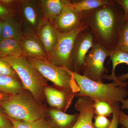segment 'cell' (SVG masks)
<instances>
[{
  "label": "cell",
  "instance_id": "obj_24",
  "mask_svg": "<svg viewBox=\"0 0 128 128\" xmlns=\"http://www.w3.org/2000/svg\"><path fill=\"white\" fill-rule=\"evenodd\" d=\"M116 50L128 54V22L126 21L117 44Z\"/></svg>",
  "mask_w": 128,
  "mask_h": 128
},
{
  "label": "cell",
  "instance_id": "obj_30",
  "mask_svg": "<svg viewBox=\"0 0 128 128\" xmlns=\"http://www.w3.org/2000/svg\"><path fill=\"white\" fill-rule=\"evenodd\" d=\"M118 121L119 124L125 128H128V115L121 110L118 114Z\"/></svg>",
  "mask_w": 128,
  "mask_h": 128
},
{
  "label": "cell",
  "instance_id": "obj_21",
  "mask_svg": "<svg viewBox=\"0 0 128 128\" xmlns=\"http://www.w3.org/2000/svg\"><path fill=\"white\" fill-rule=\"evenodd\" d=\"M112 0H80L71 2L72 5L76 11H86L108 4Z\"/></svg>",
  "mask_w": 128,
  "mask_h": 128
},
{
  "label": "cell",
  "instance_id": "obj_34",
  "mask_svg": "<svg viewBox=\"0 0 128 128\" xmlns=\"http://www.w3.org/2000/svg\"><path fill=\"white\" fill-rule=\"evenodd\" d=\"M10 96L0 92V102L6 100Z\"/></svg>",
  "mask_w": 128,
  "mask_h": 128
},
{
  "label": "cell",
  "instance_id": "obj_33",
  "mask_svg": "<svg viewBox=\"0 0 128 128\" xmlns=\"http://www.w3.org/2000/svg\"><path fill=\"white\" fill-rule=\"evenodd\" d=\"M14 2L12 0H0V3L6 6L8 5H10Z\"/></svg>",
  "mask_w": 128,
  "mask_h": 128
},
{
  "label": "cell",
  "instance_id": "obj_17",
  "mask_svg": "<svg viewBox=\"0 0 128 128\" xmlns=\"http://www.w3.org/2000/svg\"><path fill=\"white\" fill-rule=\"evenodd\" d=\"M24 88L19 78L0 76V92L9 96L18 94Z\"/></svg>",
  "mask_w": 128,
  "mask_h": 128
},
{
  "label": "cell",
  "instance_id": "obj_4",
  "mask_svg": "<svg viewBox=\"0 0 128 128\" xmlns=\"http://www.w3.org/2000/svg\"><path fill=\"white\" fill-rule=\"evenodd\" d=\"M6 60L17 74L24 88L32 93L37 102L44 104L46 101L44 94L48 80L30 64L26 57H6Z\"/></svg>",
  "mask_w": 128,
  "mask_h": 128
},
{
  "label": "cell",
  "instance_id": "obj_23",
  "mask_svg": "<svg viewBox=\"0 0 128 128\" xmlns=\"http://www.w3.org/2000/svg\"><path fill=\"white\" fill-rule=\"evenodd\" d=\"M94 107L95 115L110 117L114 112L113 107L104 101H94Z\"/></svg>",
  "mask_w": 128,
  "mask_h": 128
},
{
  "label": "cell",
  "instance_id": "obj_36",
  "mask_svg": "<svg viewBox=\"0 0 128 128\" xmlns=\"http://www.w3.org/2000/svg\"><path fill=\"white\" fill-rule=\"evenodd\" d=\"M124 128V126H122V128Z\"/></svg>",
  "mask_w": 128,
  "mask_h": 128
},
{
  "label": "cell",
  "instance_id": "obj_26",
  "mask_svg": "<svg viewBox=\"0 0 128 128\" xmlns=\"http://www.w3.org/2000/svg\"><path fill=\"white\" fill-rule=\"evenodd\" d=\"M94 118L93 124L95 128H108L110 126L111 120L107 117L95 115Z\"/></svg>",
  "mask_w": 128,
  "mask_h": 128
},
{
  "label": "cell",
  "instance_id": "obj_31",
  "mask_svg": "<svg viewBox=\"0 0 128 128\" xmlns=\"http://www.w3.org/2000/svg\"><path fill=\"white\" fill-rule=\"evenodd\" d=\"M123 9L126 21L128 22V0H114Z\"/></svg>",
  "mask_w": 128,
  "mask_h": 128
},
{
  "label": "cell",
  "instance_id": "obj_15",
  "mask_svg": "<svg viewBox=\"0 0 128 128\" xmlns=\"http://www.w3.org/2000/svg\"><path fill=\"white\" fill-rule=\"evenodd\" d=\"M20 43L24 56L26 58L48 60V55L38 37L34 36L24 37Z\"/></svg>",
  "mask_w": 128,
  "mask_h": 128
},
{
  "label": "cell",
  "instance_id": "obj_11",
  "mask_svg": "<svg viewBox=\"0 0 128 128\" xmlns=\"http://www.w3.org/2000/svg\"><path fill=\"white\" fill-rule=\"evenodd\" d=\"M109 56L112 64V74H105L103 79L116 82L128 80V54L115 50L110 51Z\"/></svg>",
  "mask_w": 128,
  "mask_h": 128
},
{
  "label": "cell",
  "instance_id": "obj_35",
  "mask_svg": "<svg viewBox=\"0 0 128 128\" xmlns=\"http://www.w3.org/2000/svg\"><path fill=\"white\" fill-rule=\"evenodd\" d=\"M3 22V20H0V41L2 40V32Z\"/></svg>",
  "mask_w": 128,
  "mask_h": 128
},
{
  "label": "cell",
  "instance_id": "obj_18",
  "mask_svg": "<svg viewBox=\"0 0 128 128\" xmlns=\"http://www.w3.org/2000/svg\"><path fill=\"white\" fill-rule=\"evenodd\" d=\"M22 56L23 51L20 42L12 39H2L0 41V57Z\"/></svg>",
  "mask_w": 128,
  "mask_h": 128
},
{
  "label": "cell",
  "instance_id": "obj_28",
  "mask_svg": "<svg viewBox=\"0 0 128 128\" xmlns=\"http://www.w3.org/2000/svg\"><path fill=\"white\" fill-rule=\"evenodd\" d=\"M114 112L112 114V118L111 120V123L108 128H118V114L120 111V103H118L113 106Z\"/></svg>",
  "mask_w": 128,
  "mask_h": 128
},
{
  "label": "cell",
  "instance_id": "obj_12",
  "mask_svg": "<svg viewBox=\"0 0 128 128\" xmlns=\"http://www.w3.org/2000/svg\"><path fill=\"white\" fill-rule=\"evenodd\" d=\"M94 104V101L88 97L78 98L74 107L80 113L72 128H95L92 121L95 116Z\"/></svg>",
  "mask_w": 128,
  "mask_h": 128
},
{
  "label": "cell",
  "instance_id": "obj_2",
  "mask_svg": "<svg viewBox=\"0 0 128 128\" xmlns=\"http://www.w3.org/2000/svg\"><path fill=\"white\" fill-rule=\"evenodd\" d=\"M66 69L73 76L80 88V91L76 94V97L86 96L94 101L98 100L106 102L113 106L126 99L128 96V91L126 88L128 85V82L113 81L112 83L106 84L96 82Z\"/></svg>",
  "mask_w": 128,
  "mask_h": 128
},
{
  "label": "cell",
  "instance_id": "obj_13",
  "mask_svg": "<svg viewBox=\"0 0 128 128\" xmlns=\"http://www.w3.org/2000/svg\"><path fill=\"white\" fill-rule=\"evenodd\" d=\"M38 37L48 55L52 51L58 39V31L54 24L44 18L37 30Z\"/></svg>",
  "mask_w": 128,
  "mask_h": 128
},
{
  "label": "cell",
  "instance_id": "obj_25",
  "mask_svg": "<svg viewBox=\"0 0 128 128\" xmlns=\"http://www.w3.org/2000/svg\"><path fill=\"white\" fill-rule=\"evenodd\" d=\"M0 76H9L18 78V76L9 63L0 57ZM20 79V78H19Z\"/></svg>",
  "mask_w": 128,
  "mask_h": 128
},
{
  "label": "cell",
  "instance_id": "obj_16",
  "mask_svg": "<svg viewBox=\"0 0 128 128\" xmlns=\"http://www.w3.org/2000/svg\"><path fill=\"white\" fill-rule=\"evenodd\" d=\"M66 0H42L40 2L44 18L52 24L62 12Z\"/></svg>",
  "mask_w": 128,
  "mask_h": 128
},
{
  "label": "cell",
  "instance_id": "obj_7",
  "mask_svg": "<svg viewBox=\"0 0 128 128\" xmlns=\"http://www.w3.org/2000/svg\"><path fill=\"white\" fill-rule=\"evenodd\" d=\"M110 51L94 41V45L86 55L82 70V75L96 82H103L108 69L104 66Z\"/></svg>",
  "mask_w": 128,
  "mask_h": 128
},
{
  "label": "cell",
  "instance_id": "obj_19",
  "mask_svg": "<svg viewBox=\"0 0 128 128\" xmlns=\"http://www.w3.org/2000/svg\"><path fill=\"white\" fill-rule=\"evenodd\" d=\"M32 2L25 3L22 6V12L25 22L31 27L38 30L41 21V18L37 6Z\"/></svg>",
  "mask_w": 128,
  "mask_h": 128
},
{
  "label": "cell",
  "instance_id": "obj_22",
  "mask_svg": "<svg viewBox=\"0 0 128 128\" xmlns=\"http://www.w3.org/2000/svg\"><path fill=\"white\" fill-rule=\"evenodd\" d=\"M9 118L13 128H53L45 118L32 122L16 120Z\"/></svg>",
  "mask_w": 128,
  "mask_h": 128
},
{
  "label": "cell",
  "instance_id": "obj_20",
  "mask_svg": "<svg viewBox=\"0 0 128 128\" xmlns=\"http://www.w3.org/2000/svg\"><path fill=\"white\" fill-rule=\"evenodd\" d=\"M2 39H12L20 42L24 38L19 25L10 20L3 21Z\"/></svg>",
  "mask_w": 128,
  "mask_h": 128
},
{
  "label": "cell",
  "instance_id": "obj_27",
  "mask_svg": "<svg viewBox=\"0 0 128 128\" xmlns=\"http://www.w3.org/2000/svg\"><path fill=\"white\" fill-rule=\"evenodd\" d=\"M0 128H13L11 121L0 106Z\"/></svg>",
  "mask_w": 128,
  "mask_h": 128
},
{
  "label": "cell",
  "instance_id": "obj_8",
  "mask_svg": "<svg viewBox=\"0 0 128 128\" xmlns=\"http://www.w3.org/2000/svg\"><path fill=\"white\" fill-rule=\"evenodd\" d=\"M94 44L93 35L89 28L78 34L74 41L72 54L74 72L81 74L85 57Z\"/></svg>",
  "mask_w": 128,
  "mask_h": 128
},
{
  "label": "cell",
  "instance_id": "obj_1",
  "mask_svg": "<svg viewBox=\"0 0 128 128\" xmlns=\"http://www.w3.org/2000/svg\"><path fill=\"white\" fill-rule=\"evenodd\" d=\"M126 22L122 9L114 0L96 9L82 12V22L91 31L94 42L110 51L116 50Z\"/></svg>",
  "mask_w": 128,
  "mask_h": 128
},
{
  "label": "cell",
  "instance_id": "obj_29",
  "mask_svg": "<svg viewBox=\"0 0 128 128\" xmlns=\"http://www.w3.org/2000/svg\"><path fill=\"white\" fill-rule=\"evenodd\" d=\"M10 12L6 6L0 3V20H10Z\"/></svg>",
  "mask_w": 128,
  "mask_h": 128
},
{
  "label": "cell",
  "instance_id": "obj_3",
  "mask_svg": "<svg viewBox=\"0 0 128 128\" xmlns=\"http://www.w3.org/2000/svg\"><path fill=\"white\" fill-rule=\"evenodd\" d=\"M0 106L10 118L28 122L45 118L48 108L46 104L37 102L32 93L24 88L0 102Z\"/></svg>",
  "mask_w": 128,
  "mask_h": 128
},
{
  "label": "cell",
  "instance_id": "obj_10",
  "mask_svg": "<svg viewBox=\"0 0 128 128\" xmlns=\"http://www.w3.org/2000/svg\"><path fill=\"white\" fill-rule=\"evenodd\" d=\"M44 94L49 107L66 112L71 105L76 94L54 85L45 87Z\"/></svg>",
  "mask_w": 128,
  "mask_h": 128
},
{
  "label": "cell",
  "instance_id": "obj_32",
  "mask_svg": "<svg viewBox=\"0 0 128 128\" xmlns=\"http://www.w3.org/2000/svg\"><path fill=\"white\" fill-rule=\"evenodd\" d=\"M121 106L120 108L122 109L128 110V99H125L122 100L121 102Z\"/></svg>",
  "mask_w": 128,
  "mask_h": 128
},
{
  "label": "cell",
  "instance_id": "obj_9",
  "mask_svg": "<svg viewBox=\"0 0 128 128\" xmlns=\"http://www.w3.org/2000/svg\"><path fill=\"white\" fill-rule=\"evenodd\" d=\"M82 12L76 11L72 5L71 1L66 0L62 12L53 22L57 30L61 33L71 32L80 27L82 22Z\"/></svg>",
  "mask_w": 128,
  "mask_h": 128
},
{
  "label": "cell",
  "instance_id": "obj_6",
  "mask_svg": "<svg viewBox=\"0 0 128 128\" xmlns=\"http://www.w3.org/2000/svg\"><path fill=\"white\" fill-rule=\"evenodd\" d=\"M88 27L83 24L75 30L67 33L58 31V39L52 51L48 56V60L50 63L60 67L68 69L74 72L72 54L74 43L78 34Z\"/></svg>",
  "mask_w": 128,
  "mask_h": 128
},
{
  "label": "cell",
  "instance_id": "obj_5",
  "mask_svg": "<svg viewBox=\"0 0 128 128\" xmlns=\"http://www.w3.org/2000/svg\"><path fill=\"white\" fill-rule=\"evenodd\" d=\"M34 68L53 85L76 94L80 88L73 76L66 68L55 65L48 60L26 58Z\"/></svg>",
  "mask_w": 128,
  "mask_h": 128
},
{
  "label": "cell",
  "instance_id": "obj_14",
  "mask_svg": "<svg viewBox=\"0 0 128 128\" xmlns=\"http://www.w3.org/2000/svg\"><path fill=\"white\" fill-rule=\"evenodd\" d=\"M78 116V113L68 114L58 109L48 107L45 118L53 128H72Z\"/></svg>",
  "mask_w": 128,
  "mask_h": 128
}]
</instances>
